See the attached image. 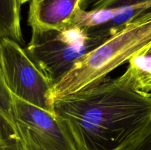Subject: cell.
<instances>
[{
    "instance_id": "6da1fadb",
    "label": "cell",
    "mask_w": 151,
    "mask_h": 150,
    "mask_svg": "<svg viewBox=\"0 0 151 150\" xmlns=\"http://www.w3.org/2000/svg\"><path fill=\"white\" fill-rule=\"evenodd\" d=\"M56 116L79 150H121L151 124V96L101 82L55 100Z\"/></svg>"
},
{
    "instance_id": "7a4b0ae2",
    "label": "cell",
    "mask_w": 151,
    "mask_h": 150,
    "mask_svg": "<svg viewBox=\"0 0 151 150\" xmlns=\"http://www.w3.org/2000/svg\"><path fill=\"white\" fill-rule=\"evenodd\" d=\"M150 47L151 10L127 24L77 62L53 86V102L101 82L112 71Z\"/></svg>"
},
{
    "instance_id": "3957f363",
    "label": "cell",
    "mask_w": 151,
    "mask_h": 150,
    "mask_svg": "<svg viewBox=\"0 0 151 150\" xmlns=\"http://www.w3.org/2000/svg\"><path fill=\"white\" fill-rule=\"evenodd\" d=\"M107 38L71 24L60 29L32 30L30 41L24 49L54 86L77 62Z\"/></svg>"
},
{
    "instance_id": "277c9868",
    "label": "cell",
    "mask_w": 151,
    "mask_h": 150,
    "mask_svg": "<svg viewBox=\"0 0 151 150\" xmlns=\"http://www.w3.org/2000/svg\"><path fill=\"white\" fill-rule=\"evenodd\" d=\"M0 60L6 82L19 98L55 113L52 99L53 84L16 41L0 38Z\"/></svg>"
},
{
    "instance_id": "5b68a950",
    "label": "cell",
    "mask_w": 151,
    "mask_h": 150,
    "mask_svg": "<svg viewBox=\"0 0 151 150\" xmlns=\"http://www.w3.org/2000/svg\"><path fill=\"white\" fill-rule=\"evenodd\" d=\"M151 10V0H87L72 24L90 33L110 37L128 23Z\"/></svg>"
},
{
    "instance_id": "8992f818",
    "label": "cell",
    "mask_w": 151,
    "mask_h": 150,
    "mask_svg": "<svg viewBox=\"0 0 151 150\" xmlns=\"http://www.w3.org/2000/svg\"><path fill=\"white\" fill-rule=\"evenodd\" d=\"M13 107L17 121L27 126L44 143L56 150H79L55 113L33 105L14 94Z\"/></svg>"
},
{
    "instance_id": "52a82bcc",
    "label": "cell",
    "mask_w": 151,
    "mask_h": 150,
    "mask_svg": "<svg viewBox=\"0 0 151 150\" xmlns=\"http://www.w3.org/2000/svg\"><path fill=\"white\" fill-rule=\"evenodd\" d=\"M87 0H30L27 24L32 30L60 29L86 9Z\"/></svg>"
},
{
    "instance_id": "ba28073f",
    "label": "cell",
    "mask_w": 151,
    "mask_h": 150,
    "mask_svg": "<svg viewBox=\"0 0 151 150\" xmlns=\"http://www.w3.org/2000/svg\"><path fill=\"white\" fill-rule=\"evenodd\" d=\"M125 73L116 81L133 91L150 95L151 93V56L141 53L128 61Z\"/></svg>"
},
{
    "instance_id": "9c48e42d",
    "label": "cell",
    "mask_w": 151,
    "mask_h": 150,
    "mask_svg": "<svg viewBox=\"0 0 151 150\" xmlns=\"http://www.w3.org/2000/svg\"><path fill=\"white\" fill-rule=\"evenodd\" d=\"M0 137L7 141L20 140L13 96L6 82L0 60Z\"/></svg>"
},
{
    "instance_id": "30bf717a",
    "label": "cell",
    "mask_w": 151,
    "mask_h": 150,
    "mask_svg": "<svg viewBox=\"0 0 151 150\" xmlns=\"http://www.w3.org/2000/svg\"><path fill=\"white\" fill-rule=\"evenodd\" d=\"M21 0H0V38L24 43L21 28Z\"/></svg>"
},
{
    "instance_id": "8fae6325",
    "label": "cell",
    "mask_w": 151,
    "mask_h": 150,
    "mask_svg": "<svg viewBox=\"0 0 151 150\" xmlns=\"http://www.w3.org/2000/svg\"><path fill=\"white\" fill-rule=\"evenodd\" d=\"M22 150H56L44 143L35 132L18 121Z\"/></svg>"
},
{
    "instance_id": "7c38bea8",
    "label": "cell",
    "mask_w": 151,
    "mask_h": 150,
    "mask_svg": "<svg viewBox=\"0 0 151 150\" xmlns=\"http://www.w3.org/2000/svg\"><path fill=\"white\" fill-rule=\"evenodd\" d=\"M121 150H151V124L139 136Z\"/></svg>"
},
{
    "instance_id": "4fadbf2b",
    "label": "cell",
    "mask_w": 151,
    "mask_h": 150,
    "mask_svg": "<svg viewBox=\"0 0 151 150\" xmlns=\"http://www.w3.org/2000/svg\"><path fill=\"white\" fill-rule=\"evenodd\" d=\"M0 150H22L21 138L19 141H7L0 137Z\"/></svg>"
},
{
    "instance_id": "5bb4252c",
    "label": "cell",
    "mask_w": 151,
    "mask_h": 150,
    "mask_svg": "<svg viewBox=\"0 0 151 150\" xmlns=\"http://www.w3.org/2000/svg\"><path fill=\"white\" fill-rule=\"evenodd\" d=\"M144 53H145V54H148V55L151 56V47L150 49H149L148 50H147V51H146L145 52H144Z\"/></svg>"
},
{
    "instance_id": "9a60e30c",
    "label": "cell",
    "mask_w": 151,
    "mask_h": 150,
    "mask_svg": "<svg viewBox=\"0 0 151 150\" xmlns=\"http://www.w3.org/2000/svg\"><path fill=\"white\" fill-rule=\"evenodd\" d=\"M21 1H22V4H24V3L27 2V1H30V0H21Z\"/></svg>"
},
{
    "instance_id": "2e32d148",
    "label": "cell",
    "mask_w": 151,
    "mask_h": 150,
    "mask_svg": "<svg viewBox=\"0 0 151 150\" xmlns=\"http://www.w3.org/2000/svg\"><path fill=\"white\" fill-rule=\"evenodd\" d=\"M149 96H151V93H150V95H149Z\"/></svg>"
}]
</instances>
